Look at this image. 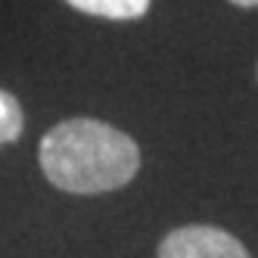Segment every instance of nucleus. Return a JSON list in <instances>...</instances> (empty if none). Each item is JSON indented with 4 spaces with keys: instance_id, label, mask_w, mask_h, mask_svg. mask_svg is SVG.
<instances>
[{
    "instance_id": "nucleus-1",
    "label": "nucleus",
    "mask_w": 258,
    "mask_h": 258,
    "mask_svg": "<svg viewBox=\"0 0 258 258\" xmlns=\"http://www.w3.org/2000/svg\"><path fill=\"white\" fill-rule=\"evenodd\" d=\"M38 162L53 187L94 196L131 183L140 168V150L124 131L106 121L69 118L44 134Z\"/></svg>"
},
{
    "instance_id": "nucleus-2",
    "label": "nucleus",
    "mask_w": 258,
    "mask_h": 258,
    "mask_svg": "<svg viewBox=\"0 0 258 258\" xmlns=\"http://www.w3.org/2000/svg\"><path fill=\"white\" fill-rule=\"evenodd\" d=\"M159 258H252L239 239L221 227L187 224L159 243Z\"/></svg>"
},
{
    "instance_id": "nucleus-3",
    "label": "nucleus",
    "mask_w": 258,
    "mask_h": 258,
    "mask_svg": "<svg viewBox=\"0 0 258 258\" xmlns=\"http://www.w3.org/2000/svg\"><path fill=\"white\" fill-rule=\"evenodd\" d=\"M72 10L109 22H131L150 13V0H66Z\"/></svg>"
},
{
    "instance_id": "nucleus-4",
    "label": "nucleus",
    "mask_w": 258,
    "mask_h": 258,
    "mask_svg": "<svg viewBox=\"0 0 258 258\" xmlns=\"http://www.w3.org/2000/svg\"><path fill=\"white\" fill-rule=\"evenodd\" d=\"M22 127H25V112H22L19 100L10 90H0V150L13 140H19Z\"/></svg>"
},
{
    "instance_id": "nucleus-5",
    "label": "nucleus",
    "mask_w": 258,
    "mask_h": 258,
    "mask_svg": "<svg viewBox=\"0 0 258 258\" xmlns=\"http://www.w3.org/2000/svg\"><path fill=\"white\" fill-rule=\"evenodd\" d=\"M233 7H243V10H252V7H258V0H230Z\"/></svg>"
}]
</instances>
